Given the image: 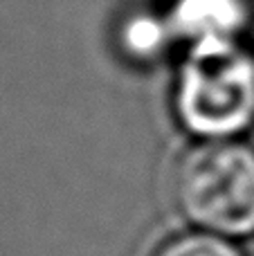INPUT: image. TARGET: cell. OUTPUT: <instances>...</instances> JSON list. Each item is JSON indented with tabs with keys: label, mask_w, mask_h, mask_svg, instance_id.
I'll list each match as a JSON object with an SVG mask.
<instances>
[{
	"label": "cell",
	"mask_w": 254,
	"mask_h": 256,
	"mask_svg": "<svg viewBox=\"0 0 254 256\" xmlns=\"http://www.w3.org/2000/svg\"><path fill=\"white\" fill-rule=\"evenodd\" d=\"M174 200L200 230L228 238L254 236V148L236 137L192 146L176 166Z\"/></svg>",
	"instance_id": "obj_2"
},
{
	"label": "cell",
	"mask_w": 254,
	"mask_h": 256,
	"mask_svg": "<svg viewBox=\"0 0 254 256\" xmlns=\"http://www.w3.org/2000/svg\"><path fill=\"white\" fill-rule=\"evenodd\" d=\"M174 36L166 20H153V18H138L126 27L124 43L130 48V54H153L156 56L166 45V38Z\"/></svg>",
	"instance_id": "obj_5"
},
{
	"label": "cell",
	"mask_w": 254,
	"mask_h": 256,
	"mask_svg": "<svg viewBox=\"0 0 254 256\" xmlns=\"http://www.w3.org/2000/svg\"><path fill=\"white\" fill-rule=\"evenodd\" d=\"M176 115L202 140H230L254 124V56L238 40L189 48L176 81Z\"/></svg>",
	"instance_id": "obj_1"
},
{
	"label": "cell",
	"mask_w": 254,
	"mask_h": 256,
	"mask_svg": "<svg viewBox=\"0 0 254 256\" xmlns=\"http://www.w3.org/2000/svg\"><path fill=\"white\" fill-rule=\"evenodd\" d=\"M174 36L189 43L238 40L250 22L248 0H174L166 16Z\"/></svg>",
	"instance_id": "obj_3"
},
{
	"label": "cell",
	"mask_w": 254,
	"mask_h": 256,
	"mask_svg": "<svg viewBox=\"0 0 254 256\" xmlns=\"http://www.w3.org/2000/svg\"><path fill=\"white\" fill-rule=\"evenodd\" d=\"M153 256H243V252L228 236L212 232H182L166 238Z\"/></svg>",
	"instance_id": "obj_4"
}]
</instances>
